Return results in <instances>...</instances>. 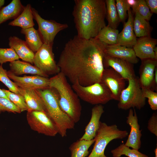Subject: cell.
Instances as JSON below:
<instances>
[{"instance_id": "ffe728a7", "label": "cell", "mask_w": 157, "mask_h": 157, "mask_svg": "<svg viewBox=\"0 0 157 157\" xmlns=\"http://www.w3.org/2000/svg\"><path fill=\"white\" fill-rule=\"evenodd\" d=\"M9 45L15 51L19 58L33 64L35 53L28 47L25 41L15 36L9 38Z\"/></svg>"}, {"instance_id": "83f0119b", "label": "cell", "mask_w": 157, "mask_h": 157, "mask_svg": "<svg viewBox=\"0 0 157 157\" xmlns=\"http://www.w3.org/2000/svg\"><path fill=\"white\" fill-rule=\"evenodd\" d=\"M119 31L106 26L99 32L94 38L108 45H114L117 43Z\"/></svg>"}, {"instance_id": "d4e9b609", "label": "cell", "mask_w": 157, "mask_h": 157, "mask_svg": "<svg viewBox=\"0 0 157 157\" xmlns=\"http://www.w3.org/2000/svg\"><path fill=\"white\" fill-rule=\"evenodd\" d=\"M21 33L25 35L26 43L34 53H35L43 44L38 30H36L33 27L22 29Z\"/></svg>"}, {"instance_id": "484cf974", "label": "cell", "mask_w": 157, "mask_h": 157, "mask_svg": "<svg viewBox=\"0 0 157 157\" xmlns=\"http://www.w3.org/2000/svg\"><path fill=\"white\" fill-rule=\"evenodd\" d=\"M95 138L88 140L79 139L69 147L71 157H86L89 154L88 149L95 141Z\"/></svg>"}, {"instance_id": "ee69618b", "label": "cell", "mask_w": 157, "mask_h": 157, "mask_svg": "<svg viewBox=\"0 0 157 157\" xmlns=\"http://www.w3.org/2000/svg\"><path fill=\"white\" fill-rule=\"evenodd\" d=\"M155 154V157H157V147L155 148L154 150Z\"/></svg>"}, {"instance_id": "7a4b0ae2", "label": "cell", "mask_w": 157, "mask_h": 157, "mask_svg": "<svg viewBox=\"0 0 157 157\" xmlns=\"http://www.w3.org/2000/svg\"><path fill=\"white\" fill-rule=\"evenodd\" d=\"M72 12L79 37L95 38L106 26V7L104 0H75Z\"/></svg>"}, {"instance_id": "f546056e", "label": "cell", "mask_w": 157, "mask_h": 157, "mask_svg": "<svg viewBox=\"0 0 157 157\" xmlns=\"http://www.w3.org/2000/svg\"><path fill=\"white\" fill-rule=\"evenodd\" d=\"M111 152L113 157H120L123 155L128 157H149L139 151L138 150L130 149L124 143L120 144L116 148L111 150Z\"/></svg>"}, {"instance_id": "9a60e30c", "label": "cell", "mask_w": 157, "mask_h": 157, "mask_svg": "<svg viewBox=\"0 0 157 157\" xmlns=\"http://www.w3.org/2000/svg\"><path fill=\"white\" fill-rule=\"evenodd\" d=\"M127 11L128 20L124 23L123 29L118 34L117 43L115 45L133 48L137 40L133 28L134 17L131 8Z\"/></svg>"}, {"instance_id": "836d02e7", "label": "cell", "mask_w": 157, "mask_h": 157, "mask_svg": "<svg viewBox=\"0 0 157 157\" xmlns=\"http://www.w3.org/2000/svg\"><path fill=\"white\" fill-rule=\"evenodd\" d=\"M2 65H0V81L8 88L10 91L19 94L18 87L8 76L7 74V71L3 68Z\"/></svg>"}, {"instance_id": "6da1fadb", "label": "cell", "mask_w": 157, "mask_h": 157, "mask_svg": "<svg viewBox=\"0 0 157 157\" xmlns=\"http://www.w3.org/2000/svg\"><path fill=\"white\" fill-rule=\"evenodd\" d=\"M108 45L95 38L85 39L77 35L65 44L57 65L73 84L88 86L101 81L103 60Z\"/></svg>"}, {"instance_id": "30bf717a", "label": "cell", "mask_w": 157, "mask_h": 157, "mask_svg": "<svg viewBox=\"0 0 157 157\" xmlns=\"http://www.w3.org/2000/svg\"><path fill=\"white\" fill-rule=\"evenodd\" d=\"M53 46L43 43L35 53L33 64L48 76L56 74L60 69L54 59Z\"/></svg>"}, {"instance_id": "74e56055", "label": "cell", "mask_w": 157, "mask_h": 157, "mask_svg": "<svg viewBox=\"0 0 157 157\" xmlns=\"http://www.w3.org/2000/svg\"><path fill=\"white\" fill-rule=\"evenodd\" d=\"M147 128L151 133L157 136V115L156 113H154L149 118Z\"/></svg>"}, {"instance_id": "1f68e13d", "label": "cell", "mask_w": 157, "mask_h": 157, "mask_svg": "<svg viewBox=\"0 0 157 157\" xmlns=\"http://www.w3.org/2000/svg\"><path fill=\"white\" fill-rule=\"evenodd\" d=\"M133 13H137L144 19L149 21L153 14L150 12L144 0H136L132 7Z\"/></svg>"}, {"instance_id": "7c38bea8", "label": "cell", "mask_w": 157, "mask_h": 157, "mask_svg": "<svg viewBox=\"0 0 157 157\" xmlns=\"http://www.w3.org/2000/svg\"><path fill=\"white\" fill-rule=\"evenodd\" d=\"M103 64L104 68L110 67L125 80L136 77L133 64L126 60L105 54Z\"/></svg>"}, {"instance_id": "e0dca14e", "label": "cell", "mask_w": 157, "mask_h": 157, "mask_svg": "<svg viewBox=\"0 0 157 157\" xmlns=\"http://www.w3.org/2000/svg\"><path fill=\"white\" fill-rule=\"evenodd\" d=\"M104 108L102 105L98 104L92 108L91 119L85 127L84 134L80 139L90 140L95 138L99 128L101 117L104 112Z\"/></svg>"}, {"instance_id": "7402d4cb", "label": "cell", "mask_w": 157, "mask_h": 157, "mask_svg": "<svg viewBox=\"0 0 157 157\" xmlns=\"http://www.w3.org/2000/svg\"><path fill=\"white\" fill-rule=\"evenodd\" d=\"M9 66L10 71L17 76L23 74H30L46 77L49 76L30 63L19 60L10 62Z\"/></svg>"}, {"instance_id": "603a6c76", "label": "cell", "mask_w": 157, "mask_h": 157, "mask_svg": "<svg viewBox=\"0 0 157 157\" xmlns=\"http://www.w3.org/2000/svg\"><path fill=\"white\" fill-rule=\"evenodd\" d=\"M32 7L30 4L24 6L21 13L13 20L10 22L8 25L13 26L20 27L25 29L33 27L35 25Z\"/></svg>"}, {"instance_id": "d590c367", "label": "cell", "mask_w": 157, "mask_h": 157, "mask_svg": "<svg viewBox=\"0 0 157 157\" xmlns=\"http://www.w3.org/2000/svg\"><path fill=\"white\" fill-rule=\"evenodd\" d=\"M6 111L15 113H21L19 109L9 100L0 97V113Z\"/></svg>"}, {"instance_id": "4316f807", "label": "cell", "mask_w": 157, "mask_h": 157, "mask_svg": "<svg viewBox=\"0 0 157 157\" xmlns=\"http://www.w3.org/2000/svg\"><path fill=\"white\" fill-rule=\"evenodd\" d=\"M133 21V28L136 37L139 38L151 36L153 29L149 21L137 13L135 14Z\"/></svg>"}, {"instance_id": "4dcf8cb0", "label": "cell", "mask_w": 157, "mask_h": 157, "mask_svg": "<svg viewBox=\"0 0 157 157\" xmlns=\"http://www.w3.org/2000/svg\"><path fill=\"white\" fill-rule=\"evenodd\" d=\"M8 99L20 110L21 112L28 111V108L24 97L21 94L2 89Z\"/></svg>"}, {"instance_id": "b9f144b4", "label": "cell", "mask_w": 157, "mask_h": 157, "mask_svg": "<svg viewBox=\"0 0 157 157\" xmlns=\"http://www.w3.org/2000/svg\"><path fill=\"white\" fill-rule=\"evenodd\" d=\"M0 97L5 98L9 99L6 94L1 89H0Z\"/></svg>"}, {"instance_id": "52a82bcc", "label": "cell", "mask_w": 157, "mask_h": 157, "mask_svg": "<svg viewBox=\"0 0 157 157\" xmlns=\"http://www.w3.org/2000/svg\"><path fill=\"white\" fill-rule=\"evenodd\" d=\"M128 80V86L122 90L119 96L118 107L125 110L131 108L140 110L145 105L146 98L143 95L138 78L135 77Z\"/></svg>"}, {"instance_id": "ab89813d", "label": "cell", "mask_w": 157, "mask_h": 157, "mask_svg": "<svg viewBox=\"0 0 157 157\" xmlns=\"http://www.w3.org/2000/svg\"><path fill=\"white\" fill-rule=\"evenodd\" d=\"M150 89L154 91H157V67L155 70L154 78Z\"/></svg>"}, {"instance_id": "d6a6232c", "label": "cell", "mask_w": 157, "mask_h": 157, "mask_svg": "<svg viewBox=\"0 0 157 157\" xmlns=\"http://www.w3.org/2000/svg\"><path fill=\"white\" fill-rule=\"evenodd\" d=\"M19 58L12 48H0V64L19 60Z\"/></svg>"}, {"instance_id": "8d00e7d4", "label": "cell", "mask_w": 157, "mask_h": 157, "mask_svg": "<svg viewBox=\"0 0 157 157\" xmlns=\"http://www.w3.org/2000/svg\"><path fill=\"white\" fill-rule=\"evenodd\" d=\"M143 97L148 99V102L151 109L157 110V92L150 89H142Z\"/></svg>"}, {"instance_id": "ba28073f", "label": "cell", "mask_w": 157, "mask_h": 157, "mask_svg": "<svg viewBox=\"0 0 157 157\" xmlns=\"http://www.w3.org/2000/svg\"><path fill=\"white\" fill-rule=\"evenodd\" d=\"M26 117L31 128L38 133L51 137L55 136L58 133L56 124L46 112L28 110Z\"/></svg>"}, {"instance_id": "9c48e42d", "label": "cell", "mask_w": 157, "mask_h": 157, "mask_svg": "<svg viewBox=\"0 0 157 157\" xmlns=\"http://www.w3.org/2000/svg\"><path fill=\"white\" fill-rule=\"evenodd\" d=\"M32 9L33 18L38 24V30L43 43L53 46L56 35L60 31L67 28L68 25L53 20L44 19L41 17L35 9L32 8Z\"/></svg>"}, {"instance_id": "f1b7e54d", "label": "cell", "mask_w": 157, "mask_h": 157, "mask_svg": "<svg viewBox=\"0 0 157 157\" xmlns=\"http://www.w3.org/2000/svg\"><path fill=\"white\" fill-rule=\"evenodd\" d=\"M106 13V17L109 26L117 29L120 22L117 11L115 0H105Z\"/></svg>"}, {"instance_id": "5bb4252c", "label": "cell", "mask_w": 157, "mask_h": 157, "mask_svg": "<svg viewBox=\"0 0 157 157\" xmlns=\"http://www.w3.org/2000/svg\"><path fill=\"white\" fill-rule=\"evenodd\" d=\"M157 44V40L151 36L137 38V41L133 48L135 55L141 60L147 59L157 60L154 49Z\"/></svg>"}, {"instance_id": "7bdbcfd3", "label": "cell", "mask_w": 157, "mask_h": 157, "mask_svg": "<svg viewBox=\"0 0 157 157\" xmlns=\"http://www.w3.org/2000/svg\"><path fill=\"white\" fill-rule=\"evenodd\" d=\"M5 1L0 0V10L3 8V6L4 4Z\"/></svg>"}, {"instance_id": "f35d334b", "label": "cell", "mask_w": 157, "mask_h": 157, "mask_svg": "<svg viewBox=\"0 0 157 157\" xmlns=\"http://www.w3.org/2000/svg\"><path fill=\"white\" fill-rule=\"evenodd\" d=\"M146 3L152 13H157V0H145Z\"/></svg>"}, {"instance_id": "3957f363", "label": "cell", "mask_w": 157, "mask_h": 157, "mask_svg": "<svg viewBox=\"0 0 157 157\" xmlns=\"http://www.w3.org/2000/svg\"><path fill=\"white\" fill-rule=\"evenodd\" d=\"M49 86L55 89L58 95L61 109L75 123L80 120L82 107L80 100L65 76L61 72L49 78Z\"/></svg>"}, {"instance_id": "cb8c5ba5", "label": "cell", "mask_w": 157, "mask_h": 157, "mask_svg": "<svg viewBox=\"0 0 157 157\" xmlns=\"http://www.w3.org/2000/svg\"><path fill=\"white\" fill-rule=\"evenodd\" d=\"M24 6L20 0H13L0 10V25L10 19H14L22 12Z\"/></svg>"}, {"instance_id": "277c9868", "label": "cell", "mask_w": 157, "mask_h": 157, "mask_svg": "<svg viewBox=\"0 0 157 157\" xmlns=\"http://www.w3.org/2000/svg\"><path fill=\"white\" fill-rule=\"evenodd\" d=\"M35 90L43 101L47 113L56 124L58 133L66 137L67 131L74 129L75 123L60 107L57 91L49 86Z\"/></svg>"}, {"instance_id": "5b68a950", "label": "cell", "mask_w": 157, "mask_h": 157, "mask_svg": "<svg viewBox=\"0 0 157 157\" xmlns=\"http://www.w3.org/2000/svg\"><path fill=\"white\" fill-rule=\"evenodd\" d=\"M128 135L126 131L119 129L115 124L108 125L100 122L93 147L88 157H108L104 151L108 144L113 140L122 139Z\"/></svg>"}, {"instance_id": "8992f818", "label": "cell", "mask_w": 157, "mask_h": 157, "mask_svg": "<svg viewBox=\"0 0 157 157\" xmlns=\"http://www.w3.org/2000/svg\"><path fill=\"white\" fill-rule=\"evenodd\" d=\"M72 87L78 97L92 105L105 104L113 99L110 90L101 81L86 86L76 82Z\"/></svg>"}, {"instance_id": "ac0fdd59", "label": "cell", "mask_w": 157, "mask_h": 157, "mask_svg": "<svg viewBox=\"0 0 157 157\" xmlns=\"http://www.w3.org/2000/svg\"><path fill=\"white\" fill-rule=\"evenodd\" d=\"M7 74L17 86L23 89H38L42 88L43 85V79L39 75L19 76L15 75L10 70L7 71Z\"/></svg>"}, {"instance_id": "4fadbf2b", "label": "cell", "mask_w": 157, "mask_h": 157, "mask_svg": "<svg viewBox=\"0 0 157 157\" xmlns=\"http://www.w3.org/2000/svg\"><path fill=\"white\" fill-rule=\"evenodd\" d=\"M126 122L131 128L130 132L126 142V146L132 149L138 150L141 145V138L142 136V130L138 123V116L135 110L129 109Z\"/></svg>"}, {"instance_id": "e575fe53", "label": "cell", "mask_w": 157, "mask_h": 157, "mask_svg": "<svg viewBox=\"0 0 157 157\" xmlns=\"http://www.w3.org/2000/svg\"><path fill=\"white\" fill-rule=\"evenodd\" d=\"M115 2L116 8L120 22L124 23L127 16V12L130 8L126 0H116Z\"/></svg>"}, {"instance_id": "44dd1931", "label": "cell", "mask_w": 157, "mask_h": 157, "mask_svg": "<svg viewBox=\"0 0 157 157\" xmlns=\"http://www.w3.org/2000/svg\"><path fill=\"white\" fill-rule=\"evenodd\" d=\"M18 90L19 94L25 99L28 111H41L47 113L43 101L35 89H24L18 87Z\"/></svg>"}, {"instance_id": "d6986e66", "label": "cell", "mask_w": 157, "mask_h": 157, "mask_svg": "<svg viewBox=\"0 0 157 157\" xmlns=\"http://www.w3.org/2000/svg\"><path fill=\"white\" fill-rule=\"evenodd\" d=\"M105 55L126 60L132 64H136L138 59L133 48L117 45H107L104 50Z\"/></svg>"}, {"instance_id": "60d3db41", "label": "cell", "mask_w": 157, "mask_h": 157, "mask_svg": "<svg viewBox=\"0 0 157 157\" xmlns=\"http://www.w3.org/2000/svg\"><path fill=\"white\" fill-rule=\"evenodd\" d=\"M127 3L130 8L132 7L135 4L136 0H126Z\"/></svg>"}, {"instance_id": "2e32d148", "label": "cell", "mask_w": 157, "mask_h": 157, "mask_svg": "<svg viewBox=\"0 0 157 157\" xmlns=\"http://www.w3.org/2000/svg\"><path fill=\"white\" fill-rule=\"evenodd\" d=\"M157 67V60L147 58L141 60L139 69V83L141 89H150Z\"/></svg>"}, {"instance_id": "8fae6325", "label": "cell", "mask_w": 157, "mask_h": 157, "mask_svg": "<svg viewBox=\"0 0 157 157\" xmlns=\"http://www.w3.org/2000/svg\"><path fill=\"white\" fill-rule=\"evenodd\" d=\"M101 81L108 88L113 99L118 101L120 94L125 88V79L111 68H105Z\"/></svg>"}]
</instances>
